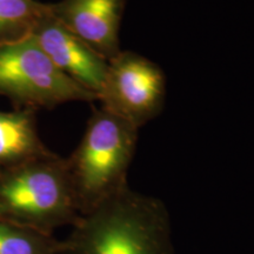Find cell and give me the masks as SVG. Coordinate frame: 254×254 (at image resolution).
I'll use <instances>...</instances> for the list:
<instances>
[{"mask_svg": "<svg viewBox=\"0 0 254 254\" xmlns=\"http://www.w3.org/2000/svg\"><path fill=\"white\" fill-rule=\"evenodd\" d=\"M50 8L64 26L107 62L122 51L119 32L126 0H59Z\"/></svg>", "mask_w": 254, "mask_h": 254, "instance_id": "7", "label": "cell"}, {"mask_svg": "<svg viewBox=\"0 0 254 254\" xmlns=\"http://www.w3.org/2000/svg\"><path fill=\"white\" fill-rule=\"evenodd\" d=\"M32 37L67 77L99 97L109 62L67 30L50 12L38 23Z\"/></svg>", "mask_w": 254, "mask_h": 254, "instance_id": "6", "label": "cell"}, {"mask_svg": "<svg viewBox=\"0 0 254 254\" xmlns=\"http://www.w3.org/2000/svg\"><path fill=\"white\" fill-rule=\"evenodd\" d=\"M60 254H176L167 207L128 185L81 214Z\"/></svg>", "mask_w": 254, "mask_h": 254, "instance_id": "1", "label": "cell"}, {"mask_svg": "<svg viewBox=\"0 0 254 254\" xmlns=\"http://www.w3.org/2000/svg\"><path fill=\"white\" fill-rule=\"evenodd\" d=\"M166 95V77L154 62L133 51L111 59L98 101L101 109L135 128L159 116Z\"/></svg>", "mask_w": 254, "mask_h": 254, "instance_id": "5", "label": "cell"}, {"mask_svg": "<svg viewBox=\"0 0 254 254\" xmlns=\"http://www.w3.org/2000/svg\"><path fill=\"white\" fill-rule=\"evenodd\" d=\"M60 249L53 234L0 219V254H60Z\"/></svg>", "mask_w": 254, "mask_h": 254, "instance_id": "10", "label": "cell"}, {"mask_svg": "<svg viewBox=\"0 0 254 254\" xmlns=\"http://www.w3.org/2000/svg\"><path fill=\"white\" fill-rule=\"evenodd\" d=\"M138 128L104 109L92 112L75 150L65 158L79 213L90 212L128 185Z\"/></svg>", "mask_w": 254, "mask_h": 254, "instance_id": "2", "label": "cell"}, {"mask_svg": "<svg viewBox=\"0 0 254 254\" xmlns=\"http://www.w3.org/2000/svg\"><path fill=\"white\" fill-rule=\"evenodd\" d=\"M80 218L65 158L56 153L0 168V219L43 233Z\"/></svg>", "mask_w": 254, "mask_h": 254, "instance_id": "3", "label": "cell"}, {"mask_svg": "<svg viewBox=\"0 0 254 254\" xmlns=\"http://www.w3.org/2000/svg\"><path fill=\"white\" fill-rule=\"evenodd\" d=\"M49 12L50 4L39 0H0V46L31 37Z\"/></svg>", "mask_w": 254, "mask_h": 254, "instance_id": "9", "label": "cell"}, {"mask_svg": "<svg viewBox=\"0 0 254 254\" xmlns=\"http://www.w3.org/2000/svg\"><path fill=\"white\" fill-rule=\"evenodd\" d=\"M52 153L40 139L36 111H0V168Z\"/></svg>", "mask_w": 254, "mask_h": 254, "instance_id": "8", "label": "cell"}, {"mask_svg": "<svg viewBox=\"0 0 254 254\" xmlns=\"http://www.w3.org/2000/svg\"><path fill=\"white\" fill-rule=\"evenodd\" d=\"M0 95L17 109H53L98 97L73 81L52 63L33 37L0 46Z\"/></svg>", "mask_w": 254, "mask_h": 254, "instance_id": "4", "label": "cell"}]
</instances>
